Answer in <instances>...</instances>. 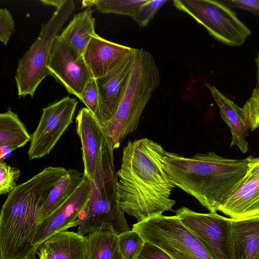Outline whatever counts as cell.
Returning <instances> with one entry per match:
<instances>
[{
	"label": "cell",
	"mask_w": 259,
	"mask_h": 259,
	"mask_svg": "<svg viewBox=\"0 0 259 259\" xmlns=\"http://www.w3.org/2000/svg\"><path fill=\"white\" fill-rule=\"evenodd\" d=\"M165 152L160 144L147 138L129 141L123 149L116 172L118 202L138 222L172 210L176 203L170 195L176 186L167 170Z\"/></svg>",
	"instance_id": "6da1fadb"
},
{
	"label": "cell",
	"mask_w": 259,
	"mask_h": 259,
	"mask_svg": "<svg viewBox=\"0 0 259 259\" xmlns=\"http://www.w3.org/2000/svg\"><path fill=\"white\" fill-rule=\"evenodd\" d=\"M164 159L176 187L215 212L241 184L254 158H227L213 152L186 157L165 151Z\"/></svg>",
	"instance_id": "7a4b0ae2"
},
{
	"label": "cell",
	"mask_w": 259,
	"mask_h": 259,
	"mask_svg": "<svg viewBox=\"0 0 259 259\" xmlns=\"http://www.w3.org/2000/svg\"><path fill=\"white\" fill-rule=\"evenodd\" d=\"M51 191L44 181L32 177L8 194L1 211V259L36 258L37 215Z\"/></svg>",
	"instance_id": "3957f363"
},
{
	"label": "cell",
	"mask_w": 259,
	"mask_h": 259,
	"mask_svg": "<svg viewBox=\"0 0 259 259\" xmlns=\"http://www.w3.org/2000/svg\"><path fill=\"white\" fill-rule=\"evenodd\" d=\"M160 82L159 68L152 55L143 49H138L117 108L112 118L101 126L114 150L136 130L142 113Z\"/></svg>",
	"instance_id": "277c9868"
},
{
	"label": "cell",
	"mask_w": 259,
	"mask_h": 259,
	"mask_svg": "<svg viewBox=\"0 0 259 259\" xmlns=\"http://www.w3.org/2000/svg\"><path fill=\"white\" fill-rule=\"evenodd\" d=\"M113 151L110 145L104 141L94 178L91 181L90 198L74 224V227L78 226L77 232L83 236L105 223L112 224L118 235L130 230L125 212L118 202Z\"/></svg>",
	"instance_id": "5b68a950"
},
{
	"label": "cell",
	"mask_w": 259,
	"mask_h": 259,
	"mask_svg": "<svg viewBox=\"0 0 259 259\" xmlns=\"http://www.w3.org/2000/svg\"><path fill=\"white\" fill-rule=\"evenodd\" d=\"M74 9L73 1L65 0L42 25L35 41L19 59L15 76L19 97H33L38 86L49 75L47 67L54 44Z\"/></svg>",
	"instance_id": "8992f818"
},
{
	"label": "cell",
	"mask_w": 259,
	"mask_h": 259,
	"mask_svg": "<svg viewBox=\"0 0 259 259\" xmlns=\"http://www.w3.org/2000/svg\"><path fill=\"white\" fill-rule=\"evenodd\" d=\"M132 229L173 259H214L176 215L151 217L134 224Z\"/></svg>",
	"instance_id": "52a82bcc"
},
{
	"label": "cell",
	"mask_w": 259,
	"mask_h": 259,
	"mask_svg": "<svg viewBox=\"0 0 259 259\" xmlns=\"http://www.w3.org/2000/svg\"><path fill=\"white\" fill-rule=\"evenodd\" d=\"M174 6L194 19L219 41L230 47L243 45L251 30L221 1L174 0Z\"/></svg>",
	"instance_id": "ba28073f"
},
{
	"label": "cell",
	"mask_w": 259,
	"mask_h": 259,
	"mask_svg": "<svg viewBox=\"0 0 259 259\" xmlns=\"http://www.w3.org/2000/svg\"><path fill=\"white\" fill-rule=\"evenodd\" d=\"M176 215L201 242L214 259H234L231 219L215 212L194 211L179 208Z\"/></svg>",
	"instance_id": "9c48e42d"
},
{
	"label": "cell",
	"mask_w": 259,
	"mask_h": 259,
	"mask_svg": "<svg viewBox=\"0 0 259 259\" xmlns=\"http://www.w3.org/2000/svg\"><path fill=\"white\" fill-rule=\"evenodd\" d=\"M78 101L66 96L42 109L38 124L31 135L29 160L47 156L73 122Z\"/></svg>",
	"instance_id": "30bf717a"
},
{
	"label": "cell",
	"mask_w": 259,
	"mask_h": 259,
	"mask_svg": "<svg viewBox=\"0 0 259 259\" xmlns=\"http://www.w3.org/2000/svg\"><path fill=\"white\" fill-rule=\"evenodd\" d=\"M47 67L49 75L79 99L85 84L93 77L83 55L60 35L55 41Z\"/></svg>",
	"instance_id": "8fae6325"
},
{
	"label": "cell",
	"mask_w": 259,
	"mask_h": 259,
	"mask_svg": "<svg viewBox=\"0 0 259 259\" xmlns=\"http://www.w3.org/2000/svg\"><path fill=\"white\" fill-rule=\"evenodd\" d=\"M91 181L84 179L74 193L60 207L37 226L33 246H40L56 233L74 227V224L87 205L91 194Z\"/></svg>",
	"instance_id": "7c38bea8"
},
{
	"label": "cell",
	"mask_w": 259,
	"mask_h": 259,
	"mask_svg": "<svg viewBox=\"0 0 259 259\" xmlns=\"http://www.w3.org/2000/svg\"><path fill=\"white\" fill-rule=\"evenodd\" d=\"M138 50L111 42L96 33L90 39L83 57L93 77L98 79L107 75Z\"/></svg>",
	"instance_id": "4fadbf2b"
},
{
	"label": "cell",
	"mask_w": 259,
	"mask_h": 259,
	"mask_svg": "<svg viewBox=\"0 0 259 259\" xmlns=\"http://www.w3.org/2000/svg\"><path fill=\"white\" fill-rule=\"evenodd\" d=\"M75 121L81 144L84 176L91 181L102 153L105 137L100 124L88 108L79 110Z\"/></svg>",
	"instance_id": "5bb4252c"
},
{
	"label": "cell",
	"mask_w": 259,
	"mask_h": 259,
	"mask_svg": "<svg viewBox=\"0 0 259 259\" xmlns=\"http://www.w3.org/2000/svg\"><path fill=\"white\" fill-rule=\"evenodd\" d=\"M138 51L127 57L107 75L96 79L104 124L112 118L117 108L132 72Z\"/></svg>",
	"instance_id": "9a60e30c"
},
{
	"label": "cell",
	"mask_w": 259,
	"mask_h": 259,
	"mask_svg": "<svg viewBox=\"0 0 259 259\" xmlns=\"http://www.w3.org/2000/svg\"><path fill=\"white\" fill-rule=\"evenodd\" d=\"M219 211L232 219L259 214V174L245 177Z\"/></svg>",
	"instance_id": "2e32d148"
},
{
	"label": "cell",
	"mask_w": 259,
	"mask_h": 259,
	"mask_svg": "<svg viewBox=\"0 0 259 259\" xmlns=\"http://www.w3.org/2000/svg\"><path fill=\"white\" fill-rule=\"evenodd\" d=\"M39 259H87L85 236L63 231L46 240L38 248Z\"/></svg>",
	"instance_id": "e0dca14e"
},
{
	"label": "cell",
	"mask_w": 259,
	"mask_h": 259,
	"mask_svg": "<svg viewBox=\"0 0 259 259\" xmlns=\"http://www.w3.org/2000/svg\"><path fill=\"white\" fill-rule=\"evenodd\" d=\"M206 86L220 109V114L230 129L232 141L230 147L237 146L243 153L248 151V136L246 121L242 108L227 97L214 86L205 83Z\"/></svg>",
	"instance_id": "ac0fdd59"
},
{
	"label": "cell",
	"mask_w": 259,
	"mask_h": 259,
	"mask_svg": "<svg viewBox=\"0 0 259 259\" xmlns=\"http://www.w3.org/2000/svg\"><path fill=\"white\" fill-rule=\"evenodd\" d=\"M231 219L234 259H254L259 250V214Z\"/></svg>",
	"instance_id": "d6986e66"
},
{
	"label": "cell",
	"mask_w": 259,
	"mask_h": 259,
	"mask_svg": "<svg viewBox=\"0 0 259 259\" xmlns=\"http://www.w3.org/2000/svg\"><path fill=\"white\" fill-rule=\"evenodd\" d=\"M84 179L83 172L69 168L56 184L38 210L37 226L63 204L76 191Z\"/></svg>",
	"instance_id": "ffe728a7"
},
{
	"label": "cell",
	"mask_w": 259,
	"mask_h": 259,
	"mask_svg": "<svg viewBox=\"0 0 259 259\" xmlns=\"http://www.w3.org/2000/svg\"><path fill=\"white\" fill-rule=\"evenodd\" d=\"M30 135L18 115L11 110L0 114L1 160L30 142Z\"/></svg>",
	"instance_id": "44dd1931"
},
{
	"label": "cell",
	"mask_w": 259,
	"mask_h": 259,
	"mask_svg": "<svg viewBox=\"0 0 259 259\" xmlns=\"http://www.w3.org/2000/svg\"><path fill=\"white\" fill-rule=\"evenodd\" d=\"M95 19L90 7L74 16L60 35L79 53H83L95 31Z\"/></svg>",
	"instance_id": "7402d4cb"
},
{
	"label": "cell",
	"mask_w": 259,
	"mask_h": 259,
	"mask_svg": "<svg viewBox=\"0 0 259 259\" xmlns=\"http://www.w3.org/2000/svg\"><path fill=\"white\" fill-rule=\"evenodd\" d=\"M87 259H111L118 247V234L112 224L105 223L86 236Z\"/></svg>",
	"instance_id": "603a6c76"
},
{
	"label": "cell",
	"mask_w": 259,
	"mask_h": 259,
	"mask_svg": "<svg viewBox=\"0 0 259 259\" xmlns=\"http://www.w3.org/2000/svg\"><path fill=\"white\" fill-rule=\"evenodd\" d=\"M148 0H85L82 2L83 7L95 6L103 13H112L129 16L131 17L138 9Z\"/></svg>",
	"instance_id": "cb8c5ba5"
},
{
	"label": "cell",
	"mask_w": 259,
	"mask_h": 259,
	"mask_svg": "<svg viewBox=\"0 0 259 259\" xmlns=\"http://www.w3.org/2000/svg\"><path fill=\"white\" fill-rule=\"evenodd\" d=\"M118 247L124 259H138L145 241L135 230H132L118 235Z\"/></svg>",
	"instance_id": "d4e9b609"
},
{
	"label": "cell",
	"mask_w": 259,
	"mask_h": 259,
	"mask_svg": "<svg viewBox=\"0 0 259 259\" xmlns=\"http://www.w3.org/2000/svg\"><path fill=\"white\" fill-rule=\"evenodd\" d=\"M79 100L82 102L102 126L104 122L100 102L96 79L91 78L85 84Z\"/></svg>",
	"instance_id": "484cf974"
},
{
	"label": "cell",
	"mask_w": 259,
	"mask_h": 259,
	"mask_svg": "<svg viewBox=\"0 0 259 259\" xmlns=\"http://www.w3.org/2000/svg\"><path fill=\"white\" fill-rule=\"evenodd\" d=\"M21 175L20 170L12 167L3 160L0 161V194H9L18 185L17 182Z\"/></svg>",
	"instance_id": "4316f807"
},
{
	"label": "cell",
	"mask_w": 259,
	"mask_h": 259,
	"mask_svg": "<svg viewBox=\"0 0 259 259\" xmlns=\"http://www.w3.org/2000/svg\"><path fill=\"white\" fill-rule=\"evenodd\" d=\"M242 109L247 128L252 132L259 128V91L255 88Z\"/></svg>",
	"instance_id": "83f0119b"
},
{
	"label": "cell",
	"mask_w": 259,
	"mask_h": 259,
	"mask_svg": "<svg viewBox=\"0 0 259 259\" xmlns=\"http://www.w3.org/2000/svg\"><path fill=\"white\" fill-rule=\"evenodd\" d=\"M167 2V0H148L138 9L132 18L140 26H146Z\"/></svg>",
	"instance_id": "f1b7e54d"
},
{
	"label": "cell",
	"mask_w": 259,
	"mask_h": 259,
	"mask_svg": "<svg viewBox=\"0 0 259 259\" xmlns=\"http://www.w3.org/2000/svg\"><path fill=\"white\" fill-rule=\"evenodd\" d=\"M15 31V22L7 8L0 9V41L6 46Z\"/></svg>",
	"instance_id": "f546056e"
},
{
	"label": "cell",
	"mask_w": 259,
	"mask_h": 259,
	"mask_svg": "<svg viewBox=\"0 0 259 259\" xmlns=\"http://www.w3.org/2000/svg\"><path fill=\"white\" fill-rule=\"evenodd\" d=\"M138 259L173 258L161 248L151 243L145 242Z\"/></svg>",
	"instance_id": "4dcf8cb0"
},
{
	"label": "cell",
	"mask_w": 259,
	"mask_h": 259,
	"mask_svg": "<svg viewBox=\"0 0 259 259\" xmlns=\"http://www.w3.org/2000/svg\"><path fill=\"white\" fill-rule=\"evenodd\" d=\"M221 1L229 8L247 11L259 16V0H225Z\"/></svg>",
	"instance_id": "1f68e13d"
},
{
	"label": "cell",
	"mask_w": 259,
	"mask_h": 259,
	"mask_svg": "<svg viewBox=\"0 0 259 259\" xmlns=\"http://www.w3.org/2000/svg\"><path fill=\"white\" fill-rule=\"evenodd\" d=\"M259 174V157L254 158V160L249 165L248 170L245 177Z\"/></svg>",
	"instance_id": "d6a6232c"
},
{
	"label": "cell",
	"mask_w": 259,
	"mask_h": 259,
	"mask_svg": "<svg viewBox=\"0 0 259 259\" xmlns=\"http://www.w3.org/2000/svg\"><path fill=\"white\" fill-rule=\"evenodd\" d=\"M65 0H41L40 2L46 5L53 6L56 8H59L64 3Z\"/></svg>",
	"instance_id": "836d02e7"
},
{
	"label": "cell",
	"mask_w": 259,
	"mask_h": 259,
	"mask_svg": "<svg viewBox=\"0 0 259 259\" xmlns=\"http://www.w3.org/2000/svg\"><path fill=\"white\" fill-rule=\"evenodd\" d=\"M255 63L256 65V87L255 88L258 91H259V52L257 54V55L255 59Z\"/></svg>",
	"instance_id": "e575fe53"
},
{
	"label": "cell",
	"mask_w": 259,
	"mask_h": 259,
	"mask_svg": "<svg viewBox=\"0 0 259 259\" xmlns=\"http://www.w3.org/2000/svg\"><path fill=\"white\" fill-rule=\"evenodd\" d=\"M111 259H124L119 251L118 247L116 249Z\"/></svg>",
	"instance_id": "d590c367"
},
{
	"label": "cell",
	"mask_w": 259,
	"mask_h": 259,
	"mask_svg": "<svg viewBox=\"0 0 259 259\" xmlns=\"http://www.w3.org/2000/svg\"><path fill=\"white\" fill-rule=\"evenodd\" d=\"M254 259H259V250H258Z\"/></svg>",
	"instance_id": "8d00e7d4"
}]
</instances>
